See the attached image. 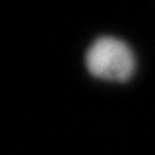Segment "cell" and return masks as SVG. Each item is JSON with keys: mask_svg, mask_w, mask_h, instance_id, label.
<instances>
[{"mask_svg": "<svg viewBox=\"0 0 155 155\" xmlns=\"http://www.w3.org/2000/svg\"><path fill=\"white\" fill-rule=\"evenodd\" d=\"M86 72L95 79L112 83H127L137 72V55L121 38L99 36L85 52Z\"/></svg>", "mask_w": 155, "mask_h": 155, "instance_id": "cell-1", "label": "cell"}]
</instances>
